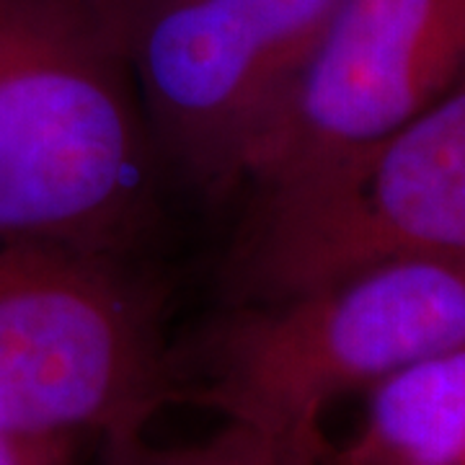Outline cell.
I'll return each mask as SVG.
<instances>
[{
	"mask_svg": "<svg viewBox=\"0 0 465 465\" xmlns=\"http://www.w3.org/2000/svg\"><path fill=\"white\" fill-rule=\"evenodd\" d=\"M133 0H0V243L133 256L163 171L130 63Z\"/></svg>",
	"mask_w": 465,
	"mask_h": 465,
	"instance_id": "1",
	"label": "cell"
},
{
	"mask_svg": "<svg viewBox=\"0 0 465 465\" xmlns=\"http://www.w3.org/2000/svg\"><path fill=\"white\" fill-rule=\"evenodd\" d=\"M465 347V266L385 259L326 282L232 302L179 362L176 399L246 427L295 465H321L333 403Z\"/></svg>",
	"mask_w": 465,
	"mask_h": 465,
	"instance_id": "2",
	"label": "cell"
},
{
	"mask_svg": "<svg viewBox=\"0 0 465 465\" xmlns=\"http://www.w3.org/2000/svg\"><path fill=\"white\" fill-rule=\"evenodd\" d=\"M176 401L158 298L127 253L0 243V432L106 450L143 440Z\"/></svg>",
	"mask_w": 465,
	"mask_h": 465,
	"instance_id": "3",
	"label": "cell"
},
{
	"mask_svg": "<svg viewBox=\"0 0 465 465\" xmlns=\"http://www.w3.org/2000/svg\"><path fill=\"white\" fill-rule=\"evenodd\" d=\"M403 256L465 266V70L365 155L251 194L228 272L232 302Z\"/></svg>",
	"mask_w": 465,
	"mask_h": 465,
	"instance_id": "4",
	"label": "cell"
},
{
	"mask_svg": "<svg viewBox=\"0 0 465 465\" xmlns=\"http://www.w3.org/2000/svg\"><path fill=\"white\" fill-rule=\"evenodd\" d=\"M344 0H133L130 63L161 163L207 197L249 176Z\"/></svg>",
	"mask_w": 465,
	"mask_h": 465,
	"instance_id": "5",
	"label": "cell"
},
{
	"mask_svg": "<svg viewBox=\"0 0 465 465\" xmlns=\"http://www.w3.org/2000/svg\"><path fill=\"white\" fill-rule=\"evenodd\" d=\"M465 70V0H344L253 153L251 194L365 155Z\"/></svg>",
	"mask_w": 465,
	"mask_h": 465,
	"instance_id": "6",
	"label": "cell"
},
{
	"mask_svg": "<svg viewBox=\"0 0 465 465\" xmlns=\"http://www.w3.org/2000/svg\"><path fill=\"white\" fill-rule=\"evenodd\" d=\"M321 465H465V347L372 385L362 424Z\"/></svg>",
	"mask_w": 465,
	"mask_h": 465,
	"instance_id": "7",
	"label": "cell"
},
{
	"mask_svg": "<svg viewBox=\"0 0 465 465\" xmlns=\"http://www.w3.org/2000/svg\"><path fill=\"white\" fill-rule=\"evenodd\" d=\"M106 465H295L264 437L246 427L228 424L204 442L186 448L148 450L143 440L124 448L106 450Z\"/></svg>",
	"mask_w": 465,
	"mask_h": 465,
	"instance_id": "8",
	"label": "cell"
},
{
	"mask_svg": "<svg viewBox=\"0 0 465 465\" xmlns=\"http://www.w3.org/2000/svg\"><path fill=\"white\" fill-rule=\"evenodd\" d=\"M73 448H50V445H29L18 442L0 432V465H70Z\"/></svg>",
	"mask_w": 465,
	"mask_h": 465,
	"instance_id": "9",
	"label": "cell"
}]
</instances>
